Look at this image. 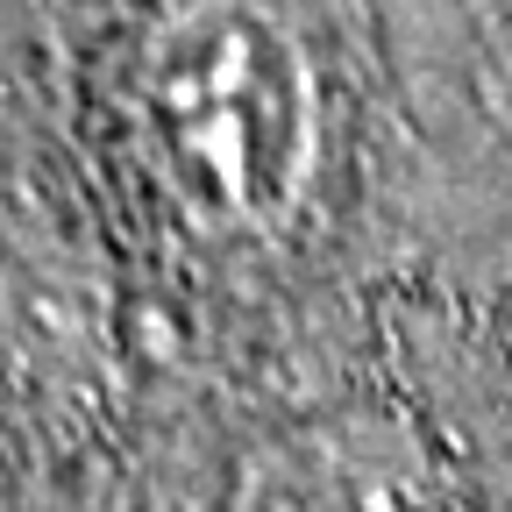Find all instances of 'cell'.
<instances>
[{"mask_svg":"<svg viewBox=\"0 0 512 512\" xmlns=\"http://www.w3.org/2000/svg\"><path fill=\"white\" fill-rule=\"evenodd\" d=\"M128 136L207 242H271L320 178V64L271 0H164L128 57Z\"/></svg>","mask_w":512,"mask_h":512,"instance_id":"6da1fadb","label":"cell"},{"mask_svg":"<svg viewBox=\"0 0 512 512\" xmlns=\"http://www.w3.org/2000/svg\"><path fill=\"white\" fill-rule=\"evenodd\" d=\"M235 512H420V505L399 456L377 434L306 427L249 463Z\"/></svg>","mask_w":512,"mask_h":512,"instance_id":"7a4b0ae2","label":"cell"},{"mask_svg":"<svg viewBox=\"0 0 512 512\" xmlns=\"http://www.w3.org/2000/svg\"><path fill=\"white\" fill-rule=\"evenodd\" d=\"M22 8H43V0H0V15H22Z\"/></svg>","mask_w":512,"mask_h":512,"instance_id":"3957f363","label":"cell"}]
</instances>
